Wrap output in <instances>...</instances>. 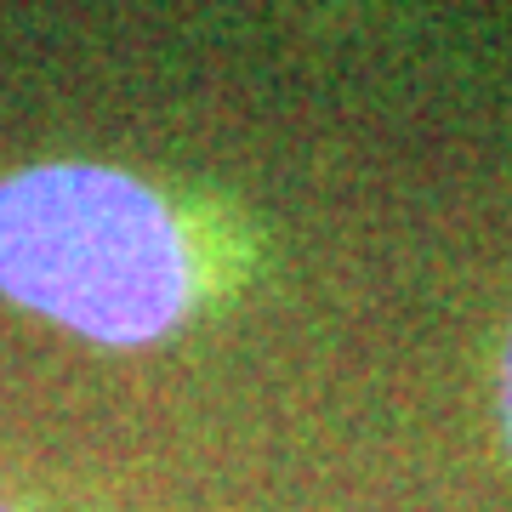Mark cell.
Masks as SVG:
<instances>
[{
    "label": "cell",
    "mask_w": 512,
    "mask_h": 512,
    "mask_svg": "<svg viewBox=\"0 0 512 512\" xmlns=\"http://www.w3.org/2000/svg\"><path fill=\"white\" fill-rule=\"evenodd\" d=\"M194 268L171 205L137 177L52 160L0 183V296L52 325L148 348L183 319Z\"/></svg>",
    "instance_id": "6da1fadb"
},
{
    "label": "cell",
    "mask_w": 512,
    "mask_h": 512,
    "mask_svg": "<svg viewBox=\"0 0 512 512\" xmlns=\"http://www.w3.org/2000/svg\"><path fill=\"white\" fill-rule=\"evenodd\" d=\"M501 427L512 444V336H507V359H501Z\"/></svg>",
    "instance_id": "7a4b0ae2"
},
{
    "label": "cell",
    "mask_w": 512,
    "mask_h": 512,
    "mask_svg": "<svg viewBox=\"0 0 512 512\" xmlns=\"http://www.w3.org/2000/svg\"><path fill=\"white\" fill-rule=\"evenodd\" d=\"M0 512H6V507H0Z\"/></svg>",
    "instance_id": "3957f363"
}]
</instances>
